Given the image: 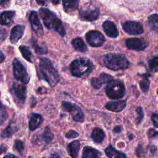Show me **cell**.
<instances>
[{"mask_svg": "<svg viewBox=\"0 0 158 158\" xmlns=\"http://www.w3.org/2000/svg\"><path fill=\"white\" fill-rule=\"evenodd\" d=\"M152 123L156 128H158V114H153L151 116Z\"/></svg>", "mask_w": 158, "mask_h": 158, "instance_id": "74e56055", "label": "cell"}, {"mask_svg": "<svg viewBox=\"0 0 158 158\" xmlns=\"http://www.w3.org/2000/svg\"><path fill=\"white\" fill-rule=\"evenodd\" d=\"M14 149L19 153H22L24 149L23 142L20 139H16L14 144Z\"/></svg>", "mask_w": 158, "mask_h": 158, "instance_id": "836d02e7", "label": "cell"}, {"mask_svg": "<svg viewBox=\"0 0 158 158\" xmlns=\"http://www.w3.org/2000/svg\"><path fill=\"white\" fill-rule=\"evenodd\" d=\"M15 16V12L9 10L0 13V25H7L10 23Z\"/></svg>", "mask_w": 158, "mask_h": 158, "instance_id": "44dd1931", "label": "cell"}, {"mask_svg": "<svg viewBox=\"0 0 158 158\" xmlns=\"http://www.w3.org/2000/svg\"><path fill=\"white\" fill-rule=\"evenodd\" d=\"M39 72L42 79L44 80L51 86H56L59 81V75L51 61L43 57L40 60Z\"/></svg>", "mask_w": 158, "mask_h": 158, "instance_id": "6da1fadb", "label": "cell"}, {"mask_svg": "<svg viewBox=\"0 0 158 158\" xmlns=\"http://www.w3.org/2000/svg\"><path fill=\"white\" fill-rule=\"evenodd\" d=\"M102 28L105 33L110 38H117L119 32L115 24L110 20H106L102 24Z\"/></svg>", "mask_w": 158, "mask_h": 158, "instance_id": "9a60e30c", "label": "cell"}, {"mask_svg": "<svg viewBox=\"0 0 158 158\" xmlns=\"http://www.w3.org/2000/svg\"><path fill=\"white\" fill-rule=\"evenodd\" d=\"M51 158H61V157L59 156V154H58L57 153H54L51 154Z\"/></svg>", "mask_w": 158, "mask_h": 158, "instance_id": "7dc6e473", "label": "cell"}, {"mask_svg": "<svg viewBox=\"0 0 158 158\" xmlns=\"http://www.w3.org/2000/svg\"><path fill=\"white\" fill-rule=\"evenodd\" d=\"M136 112L138 113V117L136 120V124L138 125L142 122L144 118V111L141 107H138L136 109Z\"/></svg>", "mask_w": 158, "mask_h": 158, "instance_id": "e575fe53", "label": "cell"}, {"mask_svg": "<svg viewBox=\"0 0 158 158\" xmlns=\"http://www.w3.org/2000/svg\"><path fill=\"white\" fill-rule=\"evenodd\" d=\"M4 158H17V157H16V156H14V154H9L5 156L4 157Z\"/></svg>", "mask_w": 158, "mask_h": 158, "instance_id": "bcb514c9", "label": "cell"}, {"mask_svg": "<svg viewBox=\"0 0 158 158\" xmlns=\"http://www.w3.org/2000/svg\"><path fill=\"white\" fill-rule=\"evenodd\" d=\"M32 46L35 51L36 53L39 54H46L48 53V49L43 46H41L39 45L37 43L34 42L32 44Z\"/></svg>", "mask_w": 158, "mask_h": 158, "instance_id": "4dcf8cb0", "label": "cell"}, {"mask_svg": "<svg viewBox=\"0 0 158 158\" xmlns=\"http://www.w3.org/2000/svg\"><path fill=\"white\" fill-rule=\"evenodd\" d=\"M101 152L91 147L86 146L83 149L82 158H101Z\"/></svg>", "mask_w": 158, "mask_h": 158, "instance_id": "ffe728a7", "label": "cell"}, {"mask_svg": "<svg viewBox=\"0 0 158 158\" xmlns=\"http://www.w3.org/2000/svg\"><path fill=\"white\" fill-rule=\"evenodd\" d=\"M62 107L63 109L67 110L71 114L72 118L75 121L78 122H83L84 121L85 115L81 109L77 105L64 101L62 102Z\"/></svg>", "mask_w": 158, "mask_h": 158, "instance_id": "8992f818", "label": "cell"}, {"mask_svg": "<svg viewBox=\"0 0 158 158\" xmlns=\"http://www.w3.org/2000/svg\"><path fill=\"white\" fill-rule=\"evenodd\" d=\"M78 136V133L74 130H70L65 135V137L67 138H75Z\"/></svg>", "mask_w": 158, "mask_h": 158, "instance_id": "d590c367", "label": "cell"}, {"mask_svg": "<svg viewBox=\"0 0 158 158\" xmlns=\"http://www.w3.org/2000/svg\"><path fill=\"white\" fill-rule=\"evenodd\" d=\"M80 147V142L78 140L73 141L68 144L67 149L69 156L72 158H78Z\"/></svg>", "mask_w": 158, "mask_h": 158, "instance_id": "d6986e66", "label": "cell"}, {"mask_svg": "<svg viewBox=\"0 0 158 158\" xmlns=\"http://www.w3.org/2000/svg\"><path fill=\"white\" fill-rule=\"evenodd\" d=\"M6 38V31L4 29H0V39L1 40H4Z\"/></svg>", "mask_w": 158, "mask_h": 158, "instance_id": "ab89813d", "label": "cell"}, {"mask_svg": "<svg viewBox=\"0 0 158 158\" xmlns=\"http://www.w3.org/2000/svg\"><path fill=\"white\" fill-rule=\"evenodd\" d=\"M48 0H36L37 4H38L39 5H42L44 6L46 4V2H48Z\"/></svg>", "mask_w": 158, "mask_h": 158, "instance_id": "ee69618b", "label": "cell"}, {"mask_svg": "<svg viewBox=\"0 0 158 158\" xmlns=\"http://www.w3.org/2000/svg\"><path fill=\"white\" fill-rule=\"evenodd\" d=\"M13 65V73L15 78L22 82L23 83H27L29 81L30 77L27 71V69L24 67V65L20 62V61L15 59L12 62Z\"/></svg>", "mask_w": 158, "mask_h": 158, "instance_id": "52a82bcc", "label": "cell"}, {"mask_svg": "<svg viewBox=\"0 0 158 158\" xmlns=\"http://www.w3.org/2000/svg\"><path fill=\"white\" fill-rule=\"evenodd\" d=\"M127 105L126 101H110L107 102L106 104V108L112 112H118L123 110Z\"/></svg>", "mask_w": 158, "mask_h": 158, "instance_id": "e0dca14e", "label": "cell"}, {"mask_svg": "<svg viewBox=\"0 0 158 158\" xmlns=\"http://www.w3.org/2000/svg\"><path fill=\"white\" fill-rule=\"evenodd\" d=\"M43 122V117L38 114L33 113L29 117V128L33 131L40 127Z\"/></svg>", "mask_w": 158, "mask_h": 158, "instance_id": "ac0fdd59", "label": "cell"}, {"mask_svg": "<svg viewBox=\"0 0 158 158\" xmlns=\"http://www.w3.org/2000/svg\"><path fill=\"white\" fill-rule=\"evenodd\" d=\"M105 153L109 158H127L125 154L117 151L111 145L105 149Z\"/></svg>", "mask_w": 158, "mask_h": 158, "instance_id": "603a6c76", "label": "cell"}, {"mask_svg": "<svg viewBox=\"0 0 158 158\" xmlns=\"http://www.w3.org/2000/svg\"><path fill=\"white\" fill-rule=\"evenodd\" d=\"M122 28L125 33L131 35H141L144 31L141 24L135 21L125 22L122 25Z\"/></svg>", "mask_w": 158, "mask_h": 158, "instance_id": "9c48e42d", "label": "cell"}, {"mask_svg": "<svg viewBox=\"0 0 158 158\" xmlns=\"http://www.w3.org/2000/svg\"><path fill=\"white\" fill-rule=\"evenodd\" d=\"M107 96L112 99H118L123 97L125 94V88L123 83L117 80H113L107 83L106 88Z\"/></svg>", "mask_w": 158, "mask_h": 158, "instance_id": "5b68a950", "label": "cell"}, {"mask_svg": "<svg viewBox=\"0 0 158 158\" xmlns=\"http://www.w3.org/2000/svg\"><path fill=\"white\" fill-rule=\"evenodd\" d=\"M148 25L151 30L158 34V14H153L148 17Z\"/></svg>", "mask_w": 158, "mask_h": 158, "instance_id": "cb8c5ba5", "label": "cell"}, {"mask_svg": "<svg viewBox=\"0 0 158 158\" xmlns=\"http://www.w3.org/2000/svg\"><path fill=\"white\" fill-rule=\"evenodd\" d=\"M9 2L10 0H0V5L3 6L4 7L8 6Z\"/></svg>", "mask_w": 158, "mask_h": 158, "instance_id": "60d3db41", "label": "cell"}, {"mask_svg": "<svg viewBox=\"0 0 158 158\" xmlns=\"http://www.w3.org/2000/svg\"><path fill=\"white\" fill-rule=\"evenodd\" d=\"M113 77L107 73H102L98 78H93L91 80V85L95 89H99L103 84L109 83L113 80Z\"/></svg>", "mask_w": 158, "mask_h": 158, "instance_id": "5bb4252c", "label": "cell"}, {"mask_svg": "<svg viewBox=\"0 0 158 158\" xmlns=\"http://www.w3.org/2000/svg\"><path fill=\"white\" fill-rule=\"evenodd\" d=\"M157 94H158V91H157Z\"/></svg>", "mask_w": 158, "mask_h": 158, "instance_id": "681fc988", "label": "cell"}, {"mask_svg": "<svg viewBox=\"0 0 158 158\" xmlns=\"http://www.w3.org/2000/svg\"><path fill=\"white\" fill-rule=\"evenodd\" d=\"M19 50L23 57L28 62H31L32 53L30 49L26 46H20L19 47Z\"/></svg>", "mask_w": 158, "mask_h": 158, "instance_id": "83f0119b", "label": "cell"}, {"mask_svg": "<svg viewBox=\"0 0 158 158\" xmlns=\"http://www.w3.org/2000/svg\"><path fill=\"white\" fill-rule=\"evenodd\" d=\"M104 64L109 69L112 70H123L128 68L129 60L123 54L109 53L104 56Z\"/></svg>", "mask_w": 158, "mask_h": 158, "instance_id": "3957f363", "label": "cell"}, {"mask_svg": "<svg viewBox=\"0 0 158 158\" xmlns=\"http://www.w3.org/2000/svg\"><path fill=\"white\" fill-rule=\"evenodd\" d=\"M39 13L46 28L56 31L61 36H65L66 33L65 28L62 22L57 17L55 14L46 8L40 9Z\"/></svg>", "mask_w": 158, "mask_h": 158, "instance_id": "7a4b0ae2", "label": "cell"}, {"mask_svg": "<svg viewBox=\"0 0 158 158\" xmlns=\"http://www.w3.org/2000/svg\"><path fill=\"white\" fill-rule=\"evenodd\" d=\"M122 128L121 126L117 125L114 127V128L113 130V132L115 133H120L122 131Z\"/></svg>", "mask_w": 158, "mask_h": 158, "instance_id": "b9f144b4", "label": "cell"}, {"mask_svg": "<svg viewBox=\"0 0 158 158\" xmlns=\"http://www.w3.org/2000/svg\"><path fill=\"white\" fill-rule=\"evenodd\" d=\"M64 9L67 12L75 11L78 6L79 0H62Z\"/></svg>", "mask_w": 158, "mask_h": 158, "instance_id": "7402d4cb", "label": "cell"}, {"mask_svg": "<svg viewBox=\"0 0 158 158\" xmlns=\"http://www.w3.org/2000/svg\"><path fill=\"white\" fill-rule=\"evenodd\" d=\"M17 130V127L13 123H10L9 126L2 132L1 137L9 138Z\"/></svg>", "mask_w": 158, "mask_h": 158, "instance_id": "4316f807", "label": "cell"}, {"mask_svg": "<svg viewBox=\"0 0 158 158\" xmlns=\"http://www.w3.org/2000/svg\"><path fill=\"white\" fill-rule=\"evenodd\" d=\"M100 11L99 8H85L81 9L79 12V16L81 20L93 21L97 20L99 16Z\"/></svg>", "mask_w": 158, "mask_h": 158, "instance_id": "7c38bea8", "label": "cell"}, {"mask_svg": "<svg viewBox=\"0 0 158 158\" xmlns=\"http://www.w3.org/2000/svg\"><path fill=\"white\" fill-rule=\"evenodd\" d=\"M149 67L151 71L158 72V56H154L149 60Z\"/></svg>", "mask_w": 158, "mask_h": 158, "instance_id": "f546056e", "label": "cell"}, {"mask_svg": "<svg viewBox=\"0 0 158 158\" xmlns=\"http://www.w3.org/2000/svg\"><path fill=\"white\" fill-rule=\"evenodd\" d=\"M94 69L93 62L85 57L76 59L70 64V70L73 76L83 77L87 76Z\"/></svg>", "mask_w": 158, "mask_h": 158, "instance_id": "277c9868", "label": "cell"}, {"mask_svg": "<svg viewBox=\"0 0 158 158\" xmlns=\"http://www.w3.org/2000/svg\"><path fill=\"white\" fill-rule=\"evenodd\" d=\"M157 135H158V131H156L153 128H151L148 131V136L150 138L156 137Z\"/></svg>", "mask_w": 158, "mask_h": 158, "instance_id": "8d00e7d4", "label": "cell"}, {"mask_svg": "<svg viewBox=\"0 0 158 158\" xmlns=\"http://www.w3.org/2000/svg\"><path fill=\"white\" fill-rule=\"evenodd\" d=\"M72 44L74 49L78 51L85 52L87 51V46L81 38H74L72 41Z\"/></svg>", "mask_w": 158, "mask_h": 158, "instance_id": "484cf974", "label": "cell"}, {"mask_svg": "<svg viewBox=\"0 0 158 158\" xmlns=\"http://www.w3.org/2000/svg\"><path fill=\"white\" fill-rule=\"evenodd\" d=\"M7 118V112L6 107L0 102V125L4 123Z\"/></svg>", "mask_w": 158, "mask_h": 158, "instance_id": "d6a6232c", "label": "cell"}, {"mask_svg": "<svg viewBox=\"0 0 158 158\" xmlns=\"http://www.w3.org/2000/svg\"><path fill=\"white\" fill-rule=\"evenodd\" d=\"M91 138L95 143H102L105 138V133L102 129L95 128L92 131Z\"/></svg>", "mask_w": 158, "mask_h": 158, "instance_id": "d4e9b609", "label": "cell"}, {"mask_svg": "<svg viewBox=\"0 0 158 158\" xmlns=\"http://www.w3.org/2000/svg\"><path fill=\"white\" fill-rule=\"evenodd\" d=\"M149 83L150 81L147 77H144L139 82V87L143 92L147 93L149 91Z\"/></svg>", "mask_w": 158, "mask_h": 158, "instance_id": "1f68e13d", "label": "cell"}, {"mask_svg": "<svg viewBox=\"0 0 158 158\" xmlns=\"http://www.w3.org/2000/svg\"><path fill=\"white\" fill-rule=\"evenodd\" d=\"M52 1V2L54 4H57L59 3L60 2V0H51Z\"/></svg>", "mask_w": 158, "mask_h": 158, "instance_id": "c3c4849f", "label": "cell"}, {"mask_svg": "<svg viewBox=\"0 0 158 158\" xmlns=\"http://www.w3.org/2000/svg\"><path fill=\"white\" fill-rule=\"evenodd\" d=\"M11 92L14 99L19 103H23L27 96V88L22 84L14 83L11 88Z\"/></svg>", "mask_w": 158, "mask_h": 158, "instance_id": "8fae6325", "label": "cell"}, {"mask_svg": "<svg viewBox=\"0 0 158 158\" xmlns=\"http://www.w3.org/2000/svg\"><path fill=\"white\" fill-rule=\"evenodd\" d=\"M29 21L31 25V27L33 31L38 36H41L43 35V29L41 22L38 18L36 12H31L29 16Z\"/></svg>", "mask_w": 158, "mask_h": 158, "instance_id": "4fadbf2b", "label": "cell"}, {"mask_svg": "<svg viewBox=\"0 0 158 158\" xmlns=\"http://www.w3.org/2000/svg\"><path fill=\"white\" fill-rule=\"evenodd\" d=\"M25 27L23 25H17L14 26L10 31V41L13 44H16L23 36Z\"/></svg>", "mask_w": 158, "mask_h": 158, "instance_id": "2e32d148", "label": "cell"}, {"mask_svg": "<svg viewBox=\"0 0 158 158\" xmlns=\"http://www.w3.org/2000/svg\"><path fill=\"white\" fill-rule=\"evenodd\" d=\"M7 149V148L6 145H4V144L1 145L0 146V154H1L2 153H4L6 151Z\"/></svg>", "mask_w": 158, "mask_h": 158, "instance_id": "7bdbcfd3", "label": "cell"}, {"mask_svg": "<svg viewBox=\"0 0 158 158\" xmlns=\"http://www.w3.org/2000/svg\"><path fill=\"white\" fill-rule=\"evenodd\" d=\"M85 38L87 43L93 47H100L105 42L104 35L97 30L89 31L86 33Z\"/></svg>", "mask_w": 158, "mask_h": 158, "instance_id": "ba28073f", "label": "cell"}, {"mask_svg": "<svg viewBox=\"0 0 158 158\" xmlns=\"http://www.w3.org/2000/svg\"><path fill=\"white\" fill-rule=\"evenodd\" d=\"M136 153L138 157H141L143 156V149L141 145H139L136 149Z\"/></svg>", "mask_w": 158, "mask_h": 158, "instance_id": "f35d334b", "label": "cell"}, {"mask_svg": "<svg viewBox=\"0 0 158 158\" xmlns=\"http://www.w3.org/2000/svg\"><path fill=\"white\" fill-rule=\"evenodd\" d=\"M126 46L129 49L141 51L144 50L148 46V43L142 38H130L125 41Z\"/></svg>", "mask_w": 158, "mask_h": 158, "instance_id": "30bf717a", "label": "cell"}, {"mask_svg": "<svg viewBox=\"0 0 158 158\" xmlns=\"http://www.w3.org/2000/svg\"><path fill=\"white\" fill-rule=\"evenodd\" d=\"M5 59V56L4 55V54L0 51V63L2 62Z\"/></svg>", "mask_w": 158, "mask_h": 158, "instance_id": "f6af8a7d", "label": "cell"}, {"mask_svg": "<svg viewBox=\"0 0 158 158\" xmlns=\"http://www.w3.org/2000/svg\"><path fill=\"white\" fill-rule=\"evenodd\" d=\"M41 138L44 142L46 143H50L53 139V135L50 131V130L48 127H46L44 130L43 134L41 135Z\"/></svg>", "mask_w": 158, "mask_h": 158, "instance_id": "f1b7e54d", "label": "cell"}]
</instances>
